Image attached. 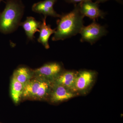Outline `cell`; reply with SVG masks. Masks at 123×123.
Masks as SVG:
<instances>
[{"mask_svg":"<svg viewBox=\"0 0 123 123\" xmlns=\"http://www.w3.org/2000/svg\"><path fill=\"white\" fill-rule=\"evenodd\" d=\"M84 18L79 11L77 4H75L72 11L63 14L57 20V27L52 40H63L79 33L84 26Z\"/></svg>","mask_w":123,"mask_h":123,"instance_id":"obj_1","label":"cell"},{"mask_svg":"<svg viewBox=\"0 0 123 123\" xmlns=\"http://www.w3.org/2000/svg\"><path fill=\"white\" fill-rule=\"evenodd\" d=\"M24 6L20 0H7L6 6L0 13V32L10 34L16 30L24 13Z\"/></svg>","mask_w":123,"mask_h":123,"instance_id":"obj_2","label":"cell"},{"mask_svg":"<svg viewBox=\"0 0 123 123\" xmlns=\"http://www.w3.org/2000/svg\"><path fill=\"white\" fill-rule=\"evenodd\" d=\"M52 82L40 78H31L25 85L22 97L28 98L43 99L49 97Z\"/></svg>","mask_w":123,"mask_h":123,"instance_id":"obj_3","label":"cell"},{"mask_svg":"<svg viewBox=\"0 0 123 123\" xmlns=\"http://www.w3.org/2000/svg\"><path fill=\"white\" fill-rule=\"evenodd\" d=\"M97 73L91 70L77 72L74 91L77 95L85 94L89 92L94 84Z\"/></svg>","mask_w":123,"mask_h":123,"instance_id":"obj_4","label":"cell"},{"mask_svg":"<svg viewBox=\"0 0 123 123\" xmlns=\"http://www.w3.org/2000/svg\"><path fill=\"white\" fill-rule=\"evenodd\" d=\"M106 27L94 21L87 26L82 27L80 33L81 35L80 42H87L91 44L94 43L100 38L107 33Z\"/></svg>","mask_w":123,"mask_h":123,"instance_id":"obj_5","label":"cell"},{"mask_svg":"<svg viewBox=\"0 0 123 123\" xmlns=\"http://www.w3.org/2000/svg\"><path fill=\"white\" fill-rule=\"evenodd\" d=\"M63 71L62 65L53 62L45 64L39 68L32 70L33 76L47 79L52 82Z\"/></svg>","mask_w":123,"mask_h":123,"instance_id":"obj_6","label":"cell"},{"mask_svg":"<svg viewBox=\"0 0 123 123\" xmlns=\"http://www.w3.org/2000/svg\"><path fill=\"white\" fill-rule=\"evenodd\" d=\"M99 4L97 1L87 0L77 5L81 13L84 17H88L94 21L99 18H104L105 15V13L99 9Z\"/></svg>","mask_w":123,"mask_h":123,"instance_id":"obj_7","label":"cell"},{"mask_svg":"<svg viewBox=\"0 0 123 123\" xmlns=\"http://www.w3.org/2000/svg\"><path fill=\"white\" fill-rule=\"evenodd\" d=\"M77 95L75 92L63 86L52 84L49 97L51 102L56 103L71 99Z\"/></svg>","mask_w":123,"mask_h":123,"instance_id":"obj_8","label":"cell"},{"mask_svg":"<svg viewBox=\"0 0 123 123\" xmlns=\"http://www.w3.org/2000/svg\"><path fill=\"white\" fill-rule=\"evenodd\" d=\"M57 1V0H44L36 3L32 6V11L43 14L44 17L51 16L59 18L61 15L57 13L53 8L54 5Z\"/></svg>","mask_w":123,"mask_h":123,"instance_id":"obj_9","label":"cell"},{"mask_svg":"<svg viewBox=\"0 0 123 123\" xmlns=\"http://www.w3.org/2000/svg\"><path fill=\"white\" fill-rule=\"evenodd\" d=\"M77 73V72L73 70L63 71L52 81V84L63 86L75 92L74 88Z\"/></svg>","mask_w":123,"mask_h":123,"instance_id":"obj_10","label":"cell"},{"mask_svg":"<svg viewBox=\"0 0 123 123\" xmlns=\"http://www.w3.org/2000/svg\"><path fill=\"white\" fill-rule=\"evenodd\" d=\"M42 22L38 21L32 17H28L23 22L21 23L20 26L22 27L27 38L33 40L35 38V34L39 32Z\"/></svg>","mask_w":123,"mask_h":123,"instance_id":"obj_11","label":"cell"},{"mask_svg":"<svg viewBox=\"0 0 123 123\" xmlns=\"http://www.w3.org/2000/svg\"><path fill=\"white\" fill-rule=\"evenodd\" d=\"M46 18L47 17H44L43 18V22L39 29V36L38 42L41 43L46 49H48L50 48L49 39L51 35L55 33V29H52L50 25H47Z\"/></svg>","mask_w":123,"mask_h":123,"instance_id":"obj_12","label":"cell"},{"mask_svg":"<svg viewBox=\"0 0 123 123\" xmlns=\"http://www.w3.org/2000/svg\"><path fill=\"white\" fill-rule=\"evenodd\" d=\"M32 71L28 68L22 66L14 71L13 77L17 80L25 85L32 78Z\"/></svg>","mask_w":123,"mask_h":123,"instance_id":"obj_13","label":"cell"},{"mask_svg":"<svg viewBox=\"0 0 123 123\" xmlns=\"http://www.w3.org/2000/svg\"><path fill=\"white\" fill-rule=\"evenodd\" d=\"M24 86L13 77L11 84V94L15 103H18L22 97Z\"/></svg>","mask_w":123,"mask_h":123,"instance_id":"obj_14","label":"cell"},{"mask_svg":"<svg viewBox=\"0 0 123 123\" xmlns=\"http://www.w3.org/2000/svg\"><path fill=\"white\" fill-rule=\"evenodd\" d=\"M65 2L69 4H77V3H80L87 0H64Z\"/></svg>","mask_w":123,"mask_h":123,"instance_id":"obj_15","label":"cell"},{"mask_svg":"<svg viewBox=\"0 0 123 123\" xmlns=\"http://www.w3.org/2000/svg\"><path fill=\"white\" fill-rule=\"evenodd\" d=\"M96 1L98 3H101V2H104L107 1L109 0H96ZM119 2H121V0H115Z\"/></svg>","mask_w":123,"mask_h":123,"instance_id":"obj_16","label":"cell"},{"mask_svg":"<svg viewBox=\"0 0 123 123\" xmlns=\"http://www.w3.org/2000/svg\"><path fill=\"white\" fill-rule=\"evenodd\" d=\"M1 0H0V3L1 1Z\"/></svg>","mask_w":123,"mask_h":123,"instance_id":"obj_17","label":"cell"}]
</instances>
